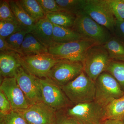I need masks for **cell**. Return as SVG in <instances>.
Returning a JSON list of instances; mask_svg holds the SVG:
<instances>
[{"mask_svg": "<svg viewBox=\"0 0 124 124\" xmlns=\"http://www.w3.org/2000/svg\"><path fill=\"white\" fill-rule=\"evenodd\" d=\"M103 46L111 60L124 62V41L113 35Z\"/></svg>", "mask_w": 124, "mask_h": 124, "instance_id": "19", "label": "cell"}, {"mask_svg": "<svg viewBox=\"0 0 124 124\" xmlns=\"http://www.w3.org/2000/svg\"><path fill=\"white\" fill-rule=\"evenodd\" d=\"M9 4L18 23L23 30L30 33L35 22L28 15L19 4L18 0H8Z\"/></svg>", "mask_w": 124, "mask_h": 124, "instance_id": "16", "label": "cell"}, {"mask_svg": "<svg viewBox=\"0 0 124 124\" xmlns=\"http://www.w3.org/2000/svg\"><path fill=\"white\" fill-rule=\"evenodd\" d=\"M98 45L85 39L64 43H54L48 49V53L59 59L82 62L86 52L90 47Z\"/></svg>", "mask_w": 124, "mask_h": 124, "instance_id": "5", "label": "cell"}, {"mask_svg": "<svg viewBox=\"0 0 124 124\" xmlns=\"http://www.w3.org/2000/svg\"><path fill=\"white\" fill-rule=\"evenodd\" d=\"M22 30L17 22L0 20V37L5 39L13 33Z\"/></svg>", "mask_w": 124, "mask_h": 124, "instance_id": "25", "label": "cell"}, {"mask_svg": "<svg viewBox=\"0 0 124 124\" xmlns=\"http://www.w3.org/2000/svg\"><path fill=\"white\" fill-rule=\"evenodd\" d=\"M106 120L124 121V95L115 99L105 107Z\"/></svg>", "mask_w": 124, "mask_h": 124, "instance_id": "21", "label": "cell"}, {"mask_svg": "<svg viewBox=\"0 0 124 124\" xmlns=\"http://www.w3.org/2000/svg\"><path fill=\"white\" fill-rule=\"evenodd\" d=\"M18 111L27 124H53L56 111L43 101L31 104L26 109Z\"/></svg>", "mask_w": 124, "mask_h": 124, "instance_id": "12", "label": "cell"}, {"mask_svg": "<svg viewBox=\"0 0 124 124\" xmlns=\"http://www.w3.org/2000/svg\"><path fill=\"white\" fill-rule=\"evenodd\" d=\"M111 60L103 45H95L85 54L82 62L83 71L95 82L99 76L106 70Z\"/></svg>", "mask_w": 124, "mask_h": 124, "instance_id": "4", "label": "cell"}, {"mask_svg": "<svg viewBox=\"0 0 124 124\" xmlns=\"http://www.w3.org/2000/svg\"><path fill=\"white\" fill-rule=\"evenodd\" d=\"M62 88L72 104L88 102L95 100V82L86 75L84 71L75 79Z\"/></svg>", "mask_w": 124, "mask_h": 124, "instance_id": "1", "label": "cell"}, {"mask_svg": "<svg viewBox=\"0 0 124 124\" xmlns=\"http://www.w3.org/2000/svg\"><path fill=\"white\" fill-rule=\"evenodd\" d=\"M10 102L4 94L0 90V115H5L13 110Z\"/></svg>", "mask_w": 124, "mask_h": 124, "instance_id": "32", "label": "cell"}, {"mask_svg": "<svg viewBox=\"0 0 124 124\" xmlns=\"http://www.w3.org/2000/svg\"><path fill=\"white\" fill-rule=\"evenodd\" d=\"M0 20L18 23L10 6L8 0H2L0 1Z\"/></svg>", "mask_w": 124, "mask_h": 124, "instance_id": "28", "label": "cell"}, {"mask_svg": "<svg viewBox=\"0 0 124 124\" xmlns=\"http://www.w3.org/2000/svg\"><path fill=\"white\" fill-rule=\"evenodd\" d=\"M85 39H87L72 28H67L53 24V40L55 43H66Z\"/></svg>", "mask_w": 124, "mask_h": 124, "instance_id": "18", "label": "cell"}, {"mask_svg": "<svg viewBox=\"0 0 124 124\" xmlns=\"http://www.w3.org/2000/svg\"><path fill=\"white\" fill-rule=\"evenodd\" d=\"M114 35L124 41V20H116Z\"/></svg>", "mask_w": 124, "mask_h": 124, "instance_id": "33", "label": "cell"}, {"mask_svg": "<svg viewBox=\"0 0 124 124\" xmlns=\"http://www.w3.org/2000/svg\"><path fill=\"white\" fill-rule=\"evenodd\" d=\"M83 11L114 35L116 19L107 0H85Z\"/></svg>", "mask_w": 124, "mask_h": 124, "instance_id": "8", "label": "cell"}, {"mask_svg": "<svg viewBox=\"0 0 124 124\" xmlns=\"http://www.w3.org/2000/svg\"><path fill=\"white\" fill-rule=\"evenodd\" d=\"M116 20H124V0H107Z\"/></svg>", "mask_w": 124, "mask_h": 124, "instance_id": "29", "label": "cell"}, {"mask_svg": "<svg viewBox=\"0 0 124 124\" xmlns=\"http://www.w3.org/2000/svg\"><path fill=\"white\" fill-rule=\"evenodd\" d=\"M18 1L28 15L35 22L46 17V15L37 0H18Z\"/></svg>", "mask_w": 124, "mask_h": 124, "instance_id": "22", "label": "cell"}, {"mask_svg": "<svg viewBox=\"0 0 124 124\" xmlns=\"http://www.w3.org/2000/svg\"><path fill=\"white\" fill-rule=\"evenodd\" d=\"M72 29L83 37L103 45L113 35L106 28L98 24L84 11L76 15Z\"/></svg>", "mask_w": 124, "mask_h": 124, "instance_id": "3", "label": "cell"}, {"mask_svg": "<svg viewBox=\"0 0 124 124\" xmlns=\"http://www.w3.org/2000/svg\"><path fill=\"white\" fill-rule=\"evenodd\" d=\"M46 17L53 24L72 28L75 22L76 16L62 10L46 14Z\"/></svg>", "mask_w": 124, "mask_h": 124, "instance_id": "20", "label": "cell"}, {"mask_svg": "<svg viewBox=\"0 0 124 124\" xmlns=\"http://www.w3.org/2000/svg\"><path fill=\"white\" fill-rule=\"evenodd\" d=\"M17 54L14 52H0V73L3 78L15 77L18 69L21 67Z\"/></svg>", "mask_w": 124, "mask_h": 124, "instance_id": "15", "label": "cell"}, {"mask_svg": "<svg viewBox=\"0 0 124 124\" xmlns=\"http://www.w3.org/2000/svg\"><path fill=\"white\" fill-rule=\"evenodd\" d=\"M63 110L81 124H103L106 120L105 108L95 101L73 104Z\"/></svg>", "mask_w": 124, "mask_h": 124, "instance_id": "2", "label": "cell"}, {"mask_svg": "<svg viewBox=\"0 0 124 124\" xmlns=\"http://www.w3.org/2000/svg\"><path fill=\"white\" fill-rule=\"evenodd\" d=\"M83 71L81 62L62 59L51 68L47 77L62 87L75 79Z\"/></svg>", "mask_w": 124, "mask_h": 124, "instance_id": "10", "label": "cell"}, {"mask_svg": "<svg viewBox=\"0 0 124 124\" xmlns=\"http://www.w3.org/2000/svg\"><path fill=\"white\" fill-rule=\"evenodd\" d=\"M53 124H81L73 117L67 115L63 109L56 111Z\"/></svg>", "mask_w": 124, "mask_h": 124, "instance_id": "30", "label": "cell"}, {"mask_svg": "<svg viewBox=\"0 0 124 124\" xmlns=\"http://www.w3.org/2000/svg\"><path fill=\"white\" fill-rule=\"evenodd\" d=\"M0 124H27L18 111L13 110L8 114L0 115Z\"/></svg>", "mask_w": 124, "mask_h": 124, "instance_id": "27", "label": "cell"}, {"mask_svg": "<svg viewBox=\"0 0 124 124\" xmlns=\"http://www.w3.org/2000/svg\"><path fill=\"white\" fill-rule=\"evenodd\" d=\"M29 32L27 31L22 30L13 33L6 38L5 40L9 45L20 55V49L21 46L25 36Z\"/></svg>", "mask_w": 124, "mask_h": 124, "instance_id": "26", "label": "cell"}, {"mask_svg": "<svg viewBox=\"0 0 124 124\" xmlns=\"http://www.w3.org/2000/svg\"><path fill=\"white\" fill-rule=\"evenodd\" d=\"M106 71L115 78L122 90L124 88V62L111 60Z\"/></svg>", "mask_w": 124, "mask_h": 124, "instance_id": "24", "label": "cell"}, {"mask_svg": "<svg viewBox=\"0 0 124 124\" xmlns=\"http://www.w3.org/2000/svg\"><path fill=\"white\" fill-rule=\"evenodd\" d=\"M0 90L10 102L13 110H22L26 109L30 106L15 77L3 78L1 83Z\"/></svg>", "mask_w": 124, "mask_h": 124, "instance_id": "13", "label": "cell"}, {"mask_svg": "<svg viewBox=\"0 0 124 124\" xmlns=\"http://www.w3.org/2000/svg\"><path fill=\"white\" fill-rule=\"evenodd\" d=\"M37 1L46 15L62 10L57 4L55 0H37Z\"/></svg>", "mask_w": 124, "mask_h": 124, "instance_id": "31", "label": "cell"}, {"mask_svg": "<svg viewBox=\"0 0 124 124\" xmlns=\"http://www.w3.org/2000/svg\"><path fill=\"white\" fill-rule=\"evenodd\" d=\"M0 52H14L18 53L16 50L12 48L7 43L4 38L0 37Z\"/></svg>", "mask_w": 124, "mask_h": 124, "instance_id": "34", "label": "cell"}, {"mask_svg": "<svg viewBox=\"0 0 124 124\" xmlns=\"http://www.w3.org/2000/svg\"><path fill=\"white\" fill-rule=\"evenodd\" d=\"M103 124H124V123L123 121L106 120L104 121Z\"/></svg>", "mask_w": 124, "mask_h": 124, "instance_id": "35", "label": "cell"}, {"mask_svg": "<svg viewBox=\"0 0 124 124\" xmlns=\"http://www.w3.org/2000/svg\"><path fill=\"white\" fill-rule=\"evenodd\" d=\"M15 77L30 105L42 101L40 78L28 73L22 66L18 69Z\"/></svg>", "mask_w": 124, "mask_h": 124, "instance_id": "11", "label": "cell"}, {"mask_svg": "<svg viewBox=\"0 0 124 124\" xmlns=\"http://www.w3.org/2000/svg\"><path fill=\"white\" fill-rule=\"evenodd\" d=\"M63 11L76 16L84 10L85 0H55Z\"/></svg>", "mask_w": 124, "mask_h": 124, "instance_id": "23", "label": "cell"}, {"mask_svg": "<svg viewBox=\"0 0 124 124\" xmlns=\"http://www.w3.org/2000/svg\"><path fill=\"white\" fill-rule=\"evenodd\" d=\"M95 84L94 101L103 107L105 108L113 100L124 95V91L116 80L106 71L99 76Z\"/></svg>", "mask_w": 124, "mask_h": 124, "instance_id": "6", "label": "cell"}, {"mask_svg": "<svg viewBox=\"0 0 124 124\" xmlns=\"http://www.w3.org/2000/svg\"><path fill=\"white\" fill-rule=\"evenodd\" d=\"M17 56L21 66L25 70L40 79L47 77L51 68L62 60L48 53L27 56L17 53Z\"/></svg>", "mask_w": 124, "mask_h": 124, "instance_id": "7", "label": "cell"}, {"mask_svg": "<svg viewBox=\"0 0 124 124\" xmlns=\"http://www.w3.org/2000/svg\"><path fill=\"white\" fill-rule=\"evenodd\" d=\"M53 24L46 17L36 22L30 33L47 49L54 43L53 40Z\"/></svg>", "mask_w": 124, "mask_h": 124, "instance_id": "14", "label": "cell"}, {"mask_svg": "<svg viewBox=\"0 0 124 124\" xmlns=\"http://www.w3.org/2000/svg\"><path fill=\"white\" fill-rule=\"evenodd\" d=\"M22 56H27L48 53V49L35 38L31 33L25 36L20 49Z\"/></svg>", "mask_w": 124, "mask_h": 124, "instance_id": "17", "label": "cell"}, {"mask_svg": "<svg viewBox=\"0 0 124 124\" xmlns=\"http://www.w3.org/2000/svg\"><path fill=\"white\" fill-rule=\"evenodd\" d=\"M40 79L42 101L45 104L56 111L64 109L73 104L61 86L48 77Z\"/></svg>", "mask_w": 124, "mask_h": 124, "instance_id": "9", "label": "cell"}]
</instances>
